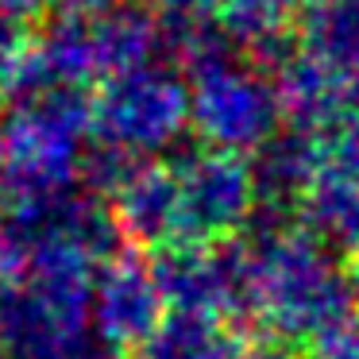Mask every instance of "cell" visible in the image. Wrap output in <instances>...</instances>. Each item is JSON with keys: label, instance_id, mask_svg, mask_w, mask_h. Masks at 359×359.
Masks as SVG:
<instances>
[{"label": "cell", "instance_id": "4", "mask_svg": "<svg viewBox=\"0 0 359 359\" xmlns=\"http://www.w3.org/2000/svg\"><path fill=\"white\" fill-rule=\"evenodd\" d=\"M282 109L274 86L228 62L224 50L189 66V124L209 147L251 151L274 135Z\"/></svg>", "mask_w": 359, "mask_h": 359}, {"label": "cell", "instance_id": "18", "mask_svg": "<svg viewBox=\"0 0 359 359\" xmlns=\"http://www.w3.org/2000/svg\"><path fill=\"white\" fill-rule=\"evenodd\" d=\"M78 359H128V351H116V348L104 344V351H81Z\"/></svg>", "mask_w": 359, "mask_h": 359}, {"label": "cell", "instance_id": "1", "mask_svg": "<svg viewBox=\"0 0 359 359\" xmlns=\"http://www.w3.org/2000/svg\"><path fill=\"white\" fill-rule=\"evenodd\" d=\"M93 135L89 101L78 89H43L20 97L0 120V197L4 205L74 189L89 170L86 143Z\"/></svg>", "mask_w": 359, "mask_h": 359}, {"label": "cell", "instance_id": "12", "mask_svg": "<svg viewBox=\"0 0 359 359\" xmlns=\"http://www.w3.org/2000/svg\"><path fill=\"white\" fill-rule=\"evenodd\" d=\"M309 55L344 74L359 70V0H325L305 20Z\"/></svg>", "mask_w": 359, "mask_h": 359}, {"label": "cell", "instance_id": "8", "mask_svg": "<svg viewBox=\"0 0 359 359\" xmlns=\"http://www.w3.org/2000/svg\"><path fill=\"white\" fill-rule=\"evenodd\" d=\"M89 39H93L97 74L109 78V74L151 62V55L158 50V39H163V27H158V16L151 8H124L120 4V8L89 20Z\"/></svg>", "mask_w": 359, "mask_h": 359}, {"label": "cell", "instance_id": "17", "mask_svg": "<svg viewBox=\"0 0 359 359\" xmlns=\"http://www.w3.org/2000/svg\"><path fill=\"white\" fill-rule=\"evenodd\" d=\"M62 16H81V20H93V16H104V12L120 8L124 0H55Z\"/></svg>", "mask_w": 359, "mask_h": 359}, {"label": "cell", "instance_id": "6", "mask_svg": "<svg viewBox=\"0 0 359 359\" xmlns=\"http://www.w3.org/2000/svg\"><path fill=\"white\" fill-rule=\"evenodd\" d=\"M104 151V166H93L97 186L109 194V212L120 240L135 248H163L178 232V166L155 158H132Z\"/></svg>", "mask_w": 359, "mask_h": 359}, {"label": "cell", "instance_id": "11", "mask_svg": "<svg viewBox=\"0 0 359 359\" xmlns=\"http://www.w3.org/2000/svg\"><path fill=\"white\" fill-rule=\"evenodd\" d=\"M302 217L320 240L340 243L344 251H359V182L320 170L302 194Z\"/></svg>", "mask_w": 359, "mask_h": 359}, {"label": "cell", "instance_id": "19", "mask_svg": "<svg viewBox=\"0 0 359 359\" xmlns=\"http://www.w3.org/2000/svg\"><path fill=\"white\" fill-rule=\"evenodd\" d=\"M4 228H8V205H4V197H0V240H4Z\"/></svg>", "mask_w": 359, "mask_h": 359}, {"label": "cell", "instance_id": "21", "mask_svg": "<svg viewBox=\"0 0 359 359\" xmlns=\"http://www.w3.org/2000/svg\"><path fill=\"white\" fill-rule=\"evenodd\" d=\"M355 294H359V274H355Z\"/></svg>", "mask_w": 359, "mask_h": 359}, {"label": "cell", "instance_id": "15", "mask_svg": "<svg viewBox=\"0 0 359 359\" xmlns=\"http://www.w3.org/2000/svg\"><path fill=\"white\" fill-rule=\"evenodd\" d=\"M163 24H201L209 12H217V0H147Z\"/></svg>", "mask_w": 359, "mask_h": 359}, {"label": "cell", "instance_id": "13", "mask_svg": "<svg viewBox=\"0 0 359 359\" xmlns=\"http://www.w3.org/2000/svg\"><path fill=\"white\" fill-rule=\"evenodd\" d=\"M302 0H217V20L220 32L232 43L255 47L259 55L266 50H282V35H286L290 12Z\"/></svg>", "mask_w": 359, "mask_h": 359}, {"label": "cell", "instance_id": "5", "mask_svg": "<svg viewBox=\"0 0 359 359\" xmlns=\"http://www.w3.org/2000/svg\"><path fill=\"white\" fill-rule=\"evenodd\" d=\"M255 174L240 151L209 147L178 163V232L170 243H224L255 209Z\"/></svg>", "mask_w": 359, "mask_h": 359}, {"label": "cell", "instance_id": "10", "mask_svg": "<svg viewBox=\"0 0 359 359\" xmlns=\"http://www.w3.org/2000/svg\"><path fill=\"white\" fill-rule=\"evenodd\" d=\"M140 359H232L228 325L209 309H166L158 328L135 351Z\"/></svg>", "mask_w": 359, "mask_h": 359}, {"label": "cell", "instance_id": "7", "mask_svg": "<svg viewBox=\"0 0 359 359\" xmlns=\"http://www.w3.org/2000/svg\"><path fill=\"white\" fill-rule=\"evenodd\" d=\"M166 297L155 278L151 259L140 251H112L97 266L93 282V328L109 348L116 351H140L143 340L158 328L166 317Z\"/></svg>", "mask_w": 359, "mask_h": 359}, {"label": "cell", "instance_id": "14", "mask_svg": "<svg viewBox=\"0 0 359 359\" xmlns=\"http://www.w3.org/2000/svg\"><path fill=\"white\" fill-rule=\"evenodd\" d=\"M325 163H328L325 170L359 182V109L348 112V116L336 124L332 143H328V151H325Z\"/></svg>", "mask_w": 359, "mask_h": 359}, {"label": "cell", "instance_id": "22", "mask_svg": "<svg viewBox=\"0 0 359 359\" xmlns=\"http://www.w3.org/2000/svg\"><path fill=\"white\" fill-rule=\"evenodd\" d=\"M0 355H4V344H0Z\"/></svg>", "mask_w": 359, "mask_h": 359}, {"label": "cell", "instance_id": "16", "mask_svg": "<svg viewBox=\"0 0 359 359\" xmlns=\"http://www.w3.org/2000/svg\"><path fill=\"white\" fill-rule=\"evenodd\" d=\"M47 8H50V0H0V16L20 20V24H27V27H32Z\"/></svg>", "mask_w": 359, "mask_h": 359}, {"label": "cell", "instance_id": "20", "mask_svg": "<svg viewBox=\"0 0 359 359\" xmlns=\"http://www.w3.org/2000/svg\"><path fill=\"white\" fill-rule=\"evenodd\" d=\"M232 359H271V355H259V351H236Z\"/></svg>", "mask_w": 359, "mask_h": 359}, {"label": "cell", "instance_id": "3", "mask_svg": "<svg viewBox=\"0 0 359 359\" xmlns=\"http://www.w3.org/2000/svg\"><path fill=\"white\" fill-rule=\"evenodd\" d=\"M93 140L120 155H158L189 124V86L170 70L143 62L109 74L89 97Z\"/></svg>", "mask_w": 359, "mask_h": 359}, {"label": "cell", "instance_id": "9", "mask_svg": "<svg viewBox=\"0 0 359 359\" xmlns=\"http://www.w3.org/2000/svg\"><path fill=\"white\" fill-rule=\"evenodd\" d=\"M259 151L263 155L251 166V174H255V194L263 201L302 197L320 174V163H325L320 143H313V132H305V128H294L286 135H271Z\"/></svg>", "mask_w": 359, "mask_h": 359}, {"label": "cell", "instance_id": "2", "mask_svg": "<svg viewBox=\"0 0 359 359\" xmlns=\"http://www.w3.org/2000/svg\"><path fill=\"white\" fill-rule=\"evenodd\" d=\"M248 309L278 336H317L348 317L351 294L309 236L263 232L248 243Z\"/></svg>", "mask_w": 359, "mask_h": 359}]
</instances>
